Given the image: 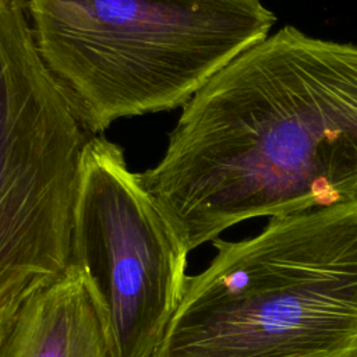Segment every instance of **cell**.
Segmentation results:
<instances>
[{
  "label": "cell",
  "instance_id": "6",
  "mask_svg": "<svg viewBox=\"0 0 357 357\" xmlns=\"http://www.w3.org/2000/svg\"><path fill=\"white\" fill-rule=\"evenodd\" d=\"M0 357H114L103 303L81 266L73 264L15 308Z\"/></svg>",
  "mask_w": 357,
  "mask_h": 357
},
{
  "label": "cell",
  "instance_id": "5",
  "mask_svg": "<svg viewBox=\"0 0 357 357\" xmlns=\"http://www.w3.org/2000/svg\"><path fill=\"white\" fill-rule=\"evenodd\" d=\"M188 254L123 149L102 135L88 138L73 264L100 296L114 357H155L184 293Z\"/></svg>",
  "mask_w": 357,
  "mask_h": 357
},
{
  "label": "cell",
  "instance_id": "1",
  "mask_svg": "<svg viewBox=\"0 0 357 357\" xmlns=\"http://www.w3.org/2000/svg\"><path fill=\"white\" fill-rule=\"evenodd\" d=\"M138 180L188 252L244 220L357 199V45L268 35L192 95Z\"/></svg>",
  "mask_w": 357,
  "mask_h": 357
},
{
  "label": "cell",
  "instance_id": "7",
  "mask_svg": "<svg viewBox=\"0 0 357 357\" xmlns=\"http://www.w3.org/2000/svg\"><path fill=\"white\" fill-rule=\"evenodd\" d=\"M14 311H15V308L0 312V340H1L3 335H4V332H6V328H7V325H8V321H10V318H11V315H13Z\"/></svg>",
  "mask_w": 357,
  "mask_h": 357
},
{
  "label": "cell",
  "instance_id": "3",
  "mask_svg": "<svg viewBox=\"0 0 357 357\" xmlns=\"http://www.w3.org/2000/svg\"><path fill=\"white\" fill-rule=\"evenodd\" d=\"M36 52L86 132L183 107L276 15L261 0H26Z\"/></svg>",
  "mask_w": 357,
  "mask_h": 357
},
{
  "label": "cell",
  "instance_id": "4",
  "mask_svg": "<svg viewBox=\"0 0 357 357\" xmlns=\"http://www.w3.org/2000/svg\"><path fill=\"white\" fill-rule=\"evenodd\" d=\"M26 0H0V312L73 265L86 131L46 71Z\"/></svg>",
  "mask_w": 357,
  "mask_h": 357
},
{
  "label": "cell",
  "instance_id": "2",
  "mask_svg": "<svg viewBox=\"0 0 357 357\" xmlns=\"http://www.w3.org/2000/svg\"><path fill=\"white\" fill-rule=\"evenodd\" d=\"M212 244L155 357H357V199Z\"/></svg>",
  "mask_w": 357,
  "mask_h": 357
}]
</instances>
